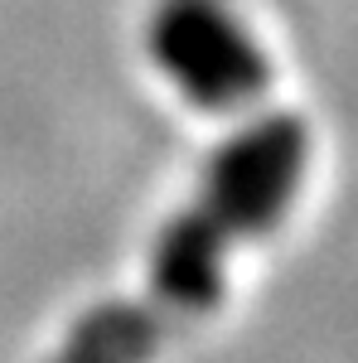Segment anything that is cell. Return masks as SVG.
Listing matches in <instances>:
<instances>
[{"instance_id": "2", "label": "cell", "mask_w": 358, "mask_h": 363, "mask_svg": "<svg viewBox=\"0 0 358 363\" xmlns=\"http://www.w3.org/2000/svg\"><path fill=\"white\" fill-rule=\"evenodd\" d=\"M155 68L203 112L247 107L272 83V68L242 20L223 0H160L145 25Z\"/></svg>"}, {"instance_id": "1", "label": "cell", "mask_w": 358, "mask_h": 363, "mask_svg": "<svg viewBox=\"0 0 358 363\" xmlns=\"http://www.w3.org/2000/svg\"><path fill=\"white\" fill-rule=\"evenodd\" d=\"M310 136L301 116H262L218 150L203 189L155 238L140 296L97 306L49 363H150L184 325L218 306L228 257L286 213Z\"/></svg>"}]
</instances>
